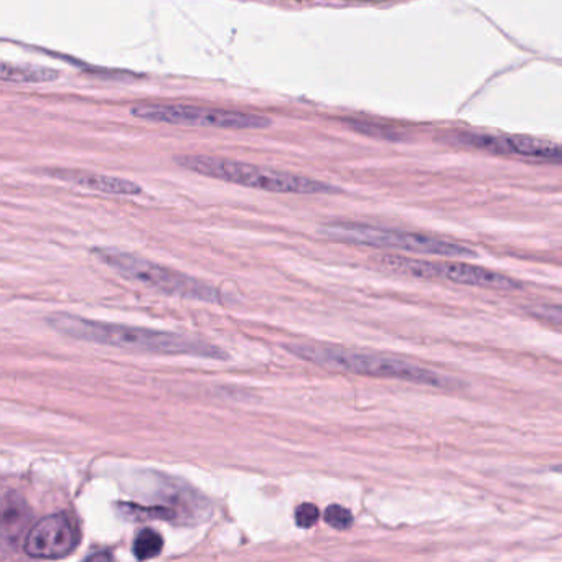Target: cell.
<instances>
[{
	"mask_svg": "<svg viewBox=\"0 0 562 562\" xmlns=\"http://www.w3.org/2000/svg\"><path fill=\"white\" fill-rule=\"evenodd\" d=\"M91 254L126 279L139 282L142 286L154 289L165 296L198 300L208 304L223 302L220 291L208 282L198 281L195 277L170 269L164 264L154 263L139 254L118 248H106V246L91 249Z\"/></svg>",
	"mask_w": 562,
	"mask_h": 562,
	"instance_id": "277c9868",
	"label": "cell"
},
{
	"mask_svg": "<svg viewBox=\"0 0 562 562\" xmlns=\"http://www.w3.org/2000/svg\"><path fill=\"white\" fill-rule=\"evenodd\" d=\"M80 526L68 513L48 515L33 525L25 539V553L33 559H61L80 544Z\"/></svg>",
	"mask_w": 562,
	"mask_h": 562,
	"instance_id": "ba28073f",
	"label": "cell"
},
{
	"mask_svg": "<svg viewBox=\"0 0 562 562\" xmlns=\"http://www.w3.org/2000/svg\"><path fill=\"white\" fill-rule=\"evenodd\" d=\"M381 266L391 271L419 277V279H442V281L462 284V286L485 287L493 291H513L520 284L500 272L490 271L487 267L472 266L462 263H432L422 259L403 258L394 254H385L380 258Z\"/></svg>",
	"mask_w": 562,
	"mask_h": 562,
	"instance_id": "52a82bcc",
	"label": "cell"
},
{
	"mask_svg": "<svg viewBox=\"0 0 562 562\" xmlns=\"http://www.w3.org/2000/svg\"><path fill=\"white\" fill-rule=\"evenodd\" d=\"M47 322L61 335L81 342L98 343V345H108L132 352L155 353V355H190L211 358V360H228V355L221 348L198 338L185 337L180 333L109 324V322L89 320L71 314H52Z\"/></svg>",
	"mask_w": 562,
	"mask_h": 562,
	"instance_id": "6da1fadb",
	"label": "cell"
},
{
	"mask_svg": "<svg viewBox=\"0 0 562 562\" xmlns=\"http://www.w3.org/2000/svg\"><path fill=\"white\" fill-rule=\"evenodd\" d=\"M43 175L57 178L61 182L71 183L76 187L88 188L94 192L108 193V195H139L142 188L139 183L131 182L127 178L111 177V175L96 174L88 170L73 169H45Z\"/></svg>",
	"mask_w": 562,
	"mask_h": 562,
	"instance_id": "30bf717a",
	"label": "cell"
},
{
	"mask_svg": "<svg viewBox=\"0 0 562 562\" xmlns=\"http://www.w3.org/2000/svg\"><path fill=\"white\" fill-rule=\"evenodd\" d=\"M60 78V71L47 66L15 65L0 61V83L12 85H42L53 83Z\"/></svg>",
	"mask_w": 562,
	"mask_h": 562,
	"instance_id": "8fae6325",
	"label": "cell"
},
{
	"mask_svg": "<svg viewBox=\"0 0 562 562\" xmlns=\"http://www.w3.org/2000/svg\"><path fill=\"white\" fill-rule=\"evenodd\" d=\"M132 116L144 121L164 122L172 126L210 127L226 131H254L266 129L272 121L259 114L228 111V109L190 106V104H136Z\"/></svg>",
	"mask_w": 562,
	"mask_h": 562,
	"instance_id": "8992f818",
	"label": "cell"
},
{
	"mask_svg": "<svg viewBox=\"0 0 562 562\" xmlns=\"http://www.w3.org/2000/svg\"><path fill=\"white\" fill-rule=\"evenodd\" d=\"M286 348L302 360L330 370L347 371L353 375L394 378V380L409 381L432 388L445 389L455 386V381L439 375L436 371L427 370L424 366L414 365L411 361L394 356L355 352V350L319 345V343H294V345H287Z\"/></svg>",
	"mask_w": 562,
	"mask_h": 562,
	"instance_id": "7a4b0ae2",
	"label": "cell"
},
{
	"mask_svg": "<svg viewBox=\"0 0 562 562\" xmlns=\"http://www.w3.org/2000/svg\"><path fill=\"white\" fill-rule=\"evenodd\" d=\"M164 549V539L157 531L142 530L137 534L136 541H134V556L139 561H150V559L157 558Z\"/></svg>",
	"mask_w": 562,
	"mask_h": 562,
	"instance_id": "7c38bea8",
	"label": "cell"
},
{
	"mask_svg": "<svg viewBox=\"0 0 562 562\" xmlns=\"http://www.w3.org/2000/svg\"><path fill=\"white\" fill-rule=\"evenodd\" d=\"M322 235L333 241L356 244V246L399 249V251H408V253L441 256V258H477L474 249L467 248L464 244L419 235V233H408V231L383 230V228L350 223V221H335V223L325 225L322 228Z\"/></svg>",
	"mask_w": 562,
	"mask_h": 562,
	"instance_id": "5b68a950",
	"label": "cell"
},
{
	"mask_svg": "<svg viewBox=\"0 0 562 562\" xmlns=\"http://www.w3.org/2000/svg\"><path fill=\"white\" fill-rule=\"evenodd\" d=\"M85 562H114L113 554L109 551H101V553L94 554V556H89Z\"/></svg>",
	"mask_w": 562,
	"mask_h": 562,
	"instance_id": "9a60e30c",
	"label": "cell"
},
{
	"mask_svg": "<svg viewBox=\"0 0 562 562\" xmlns=\"http://www.w3.org/2000/svg\"><path fill=\"white\" fill-rule=\"evenodd\" d=\"M455 141L464 144V146L487 150L492 154L518 155V157L548 160V162H559L562 155L561 147L558 144L536 139V137L493 136V134L464 132V134H455Z\"/></svg>",
	"mask_w": 562,
	"mask_h": 562,
	"instance_id": "9c48e42d",
	"label": "cell"
},
{
	"mask_svg": "<svg viewBox=\"0 0 562 562\" xmlns=\"http://www.w3.org/2000/svg\"><path fill=\"white\" fill-rule=\"evenodd\" d=\"M324 520L328 526L335 530H348L353 523L352 511L340 505H330L324 513Z\"/></svg>",
	"mask_w": 562,
	"mask_h": 562,
	"instance_id": "4fadbf2b",
	"label": "cell"
},
{
	"mask_svg": "<svg viewBox=\"0 0 562 562\" xmlns=\"http://www.w3.org/2000/svg\"><path fill=\"white\" fill-rule=\"evenodd\" d=\"M183 169L215 178L221 182L235 183L239 187L254 188L271 193H294V195H322L338 193L330 183L320 182L304 175L289 174L281 170L266 169L259 165L244 164L238 160L211 157V155H178L175 157Z\"/></svg>",
	"mask_w": 562,
	"mask_h": 562,
	"instance_id": "3957f363",
	"label": "cell"
},
{
	"mask_svg": "<svg viewBox=\"0 0 562 562\" xmlns=\"http://www.w3.org/2000/svg\"><path fill=\"white\" fill-rule=\"evenodd\" d=\"M320 511L314 503H302L297 506L296 523L299 528H312L319 521Z\"/></svg>",
	"mask_w": 562,
	"mask_h": 562,
	"instance_id": "5bb4252c",
	"label": "cell"
}]
</instances>
